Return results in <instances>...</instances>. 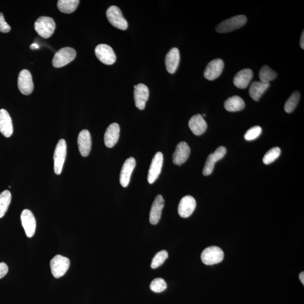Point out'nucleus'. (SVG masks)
<instances>
[{"instance_id": "nucleus-11", "label": "nucleus", "mask_w": 304, "mask_h": 304, "mask_svg": "<svg viewBox=\"0 0 304 304\" xmlns=\"http://www.w3.org/2000/svg\"><path fill=\"white\" fill-rule=\"evenodd\" d=\"M21 219L22 226L27 237H33L35 234V228H36V221H35L33 213L30 210L25 209L22 212Z\"/></svg>"}, {"instance_id": "nucleus-38", "label": "nucleus", "mask_w": 304, "mask_h": 304, "mask_svg": "<svg viewBox=\"0 0 304 304\" xmlns=\"http://www.w3.org/2000/svg\"><path fill=\"white\" fill-rule=\"evenodd\" d=\"M30 48L33 50L37 49L39 48V45L36 43H34L30 46Z\"/></svg>"}, {"instance_id": "nucleus-12", "label": "nucleus", "mask_w": 304, "mask_h": 304, "mask_svg": "<svg viewBox=\"0 0 304 304\" xmlns=\"http://www.w3.org/2000/svg\"><path fill=\"white\" fill-rule=\"evenodd\" d=\"M163 163V154L160 152H157L153 157L149 169L148 181L149 184H153L155 182L160 176Z\"/></svg>"}, {"instance_id": "nucleus-28", "label": "nucleus", "mask_w": 304, "mask_h": 304, "mask_svg": "<svg viewBox=\"0 0 304 304\" xmlns=\"http://www.w3.org/2000/svg\"><path fill=\"white\" fill-rule=\"evenodd\" d=\"M11 201V195L9 191H4L0 194V218L5 215Z\"/></svg>"}, {"instance_id": "nucleus-21", "label": "nucleus", "mask_w": 304, "mask_h": 304, "mask_svg": "<svg viewBox=\"0 0 304 304\" xmlns=\"http://www.w3.org/2000/svg\"><path fill=\"white\" fill-rule=\"evenodd\" d=\"M180 52L178 49L173 47L169 51L165 58V65L168 72L170 74L175 73L180 63Z\"/></svg>"}, {"instance_id": "nucleus-4", "label": "nucleus", "mask_w": 304, "mask_h": 304, "mask_svg": "<svg viewBox=\"0 0 304 304\" xmlns=\"http://www.w3.org/2000/svg\"><path fill=\"white\" fill-rule=\"evenodd\" d=\"M69 267V259L61 255L55 256L50 261L51 273L55 278H59L64 275Z\"/></svg>"}, {"instance_id": "nucleus-14", "label": "nucleus", "mask_w": 304, "mask_h": 304, "mask_svg": "<svg viewBox=\"0 0 304 304\" xmlns=\"http://www.w3.org/2000/svg\"><path fill=\"white\" fill-rule=\"evenodd\" d=\"M134 95L136 107L140 110H143L149 96L148 87L143 84L134 86Z\"/></svg>"}, {"instance_id": "nucleus-5", "label": "nucleus", "mask_w": 304, "mask_h": 304, "mask_svg": "<svg viewBox=\"0 0 304 304\" xmlns=\"http://www.w3.org/2000/svg\"><path fill=\"white\" fill-rule=\"evenodd\" d=\"M106 15L109 22L113 26L121 30H127L128 23L119 7L116 6H110L106 10Z\"/></svg>"}, {"instance_id": "nucleus-40", "label": "nucleus", "mask_w": 304, "mask_h": 304, "mask_svg": "<svg viewBox=\"0 0 304 304\" xmlns=\"http://www.w3.org/2000/svg\"><path fill=\"white\" fill-rule=\"evenodd\" d=\"M203 117H205V116H206V114H203Z\"/></svg>"}, {"instance_id": "nucleus-8", "label": "nucleus", "mask_w": 304, "mask_h": 304, "mask_svg": "<svg viewBox=\"0 0 304 304\" xmlns=\"http://www.w3.org/2000/svg\"><path fill=\"white\" fill-rule=\"evenodd\" d=\"M97 58L106 65H112L116 61V55L111 47L106 44L98 45L95 49Z\"/></svg>"}, {"instance_id": "nucleus-27", "label": "nucleus", "mask_w": 304, "mask_h": 304, "mask_svg": "<svg viewBox=\"0 0 304 304\" xmlns=\"http://www.w3.org/2000/svg\"><path fill=\"white\" fill-rule=\"evenodd\" d=\"M79 3L78 0H59L57 5L58 9L62 13L70 14L77 9Z\"/></svg>"}, {"instance_id": "nucleus-32", "label": "nucleus", "mask_w": 304, "mask_h": 304, "mask_svg": "<svg viewBox=\"0 0 304 304\" xmlns=\"http://www.w3.org/2000/svg\"><path fill=\"white\" fill-rule=\"evenodd\" d=\"M168 252L167 251H161L155 256L151 263L152 269H156L160 267L165 262L168 258Z\"/></svg>"}, {"instance_id": "nucleus-18", "label": "nucleus", "mask_w": 304, "mask_h": 304, "mask_svg": "<svg viewBox=\"0 0 304 304\" xmlns=\"http://www.w3.org/2000/svg\"><path fill=\"white\" fill-rule=\"evenodd\" d=\"M136 166L135 159L130 157L126 160L122 166L120 173V183L122 187H127L130 183L132 173Z\"/></svg>"}, {"instance_id": "nucleus-2", "label": "nucleus", "mask_w": 304, "mask_h": 304, "mask_svg": "<svg viewBox=\"0 0 304 304\" xmlns=\"http://www.w3.org/2000/svg\"><path fill=\"white\" fill-rule=\"evenodd\" d=\"M247 18L245 15H239L225 20L216 27V31L219 33H227L240 29L245 25Z\"/></svg>"}, {"instance_id": "nucleus-10", "label": "nucleus", "mask_w": 304, "mask_h": 304, "mask_svg": "<svg viewBox=\"0 0 304 304\" xmlns=\"http://www.w3.org/2000/svg\"><path fill=\"white\" fill-rule=\"evenodd\" d=\"M227 149L223 146H221L216 150L214 153L211 154L207 157L206 164L203 170V174L208 176L211 174L215 168V163L222 159L226 155Z\"/></svg>"}, {"instance_id": "nucleus-36", "label": "nucleus", "mask_w": 304, "mask_h": 304, "mask_svg": "<svg viewBox=\"0 0 304 304\" xmlns=\"http://www.w3.org/2000/svg\"><path fill=\"white\" fill-rule=\"evenodd\" d=\"M9 268L5 263H0V279L5 277L7 274Z\"/></svg>"}, {"instance_id": "nucleus-35", "label": "nucleus", "mask_w": 304, "mask_h": 304, "mask_svg": "<svg viewBox=\"0 0 304 304\" xmlns=\"http://www.w3.org/2000/svg\"><path fill=\"white\" fill-rule=\"evenodd\" d=\"M11 30V27L5 21L3 15L0 13V32L2 33H8Z\"/></svg>"}, {"instance_id": "nucleus-31", "label": "nucleus", "mask_w": 304, "mask_h": 304, "mask_svg": "<svg viewBox=\"0 0 304 304\" xmlns=\"http://www.w3.org/2000/svg\"><path fill=\"white\" fill-rule=\"evenodd\" d=\"M281 150L279 147H274L268 151L264 156L263 161L264 164L270 165L277 160L281 155Z\"/></svg>"}, {"instance_id": "nucleus-20", "label": "nucleus", "mask_w": 304, "mask_h": 304, "mask_svg": "<svg viewBox=\"0 0 304 304\" xmlns=\"http://www.w3.org/2000/svg\"><path fill=\"white\" fill-rule=\"evenodd\" d=\"M120 133V126L118 124L113 123L108 126L104 135V143L106 147L112 148L117 144Z\"/></svg>"}, {"instance_id": "nucleus-17", "label": "nucleus", "mask_w": 304, "mask_h": 304, "mask_svg": "<svg viewBox=\"0 0 304 304\" xmlns=\"http://www.w3.org/2000/svg\"><path fill=\"white\" fill-rule=\"evenodd\" d=\"M196 201L191 196H186L181 200L178 207V213L181 218H187L194 212Z\"/></svg>"}, {"instance_id": "nucleus-30", "label": "nucleus", "mask_w": 304, "mask_h": 304, "mask_svg": "<svg viewBox=\"0 0 304 304\" xmlns=\"http://www.w3.org/2000/svg\"><path fill=\"white\" fill-rule=\"evenodd\" d=\"M300 99H301V94L299 92H295L292 94L289 100L286 102L285 105V111L287 113H291L294 111L299 103Z\"/></svg>"}, {"instance_id": "nucleus-7", "label": "nucleus", "mask_w": 304, "mask_h": 304, "mask_svg": "<svg viewBox=\"0 0 304 304\" xmlns=\"http://www.w3.org/2000/svg\"><path fill=\"white\" fill-rule=\"evenodd\" d=\"M224 252L217 246H211L206 248L201 254L203 262L207 266L214 265L223 261Z\"/></svg>"}, {"instance_id": "nucleus-29", "label": "nucleus", "mask_w": 304, "mask_h": 304, "mask_svg": "<svg viewBox=\"0 0 304 304\" xmlns=\"http://www.w3.org/2000/svg\"><path fill=\"white\" fill-rule=\"evenodd\" d=\"M277 73L267 65L264 66L259 72L260 81L270 83L277 77Z\"/></svg>"}, {"instance_id": "nucleus-25", "label": "nucleus", "mask_w": 304, "mask_h": 304, "mask_svg": "<svg viewBox=\"0 0 304 304\" xmlns=\"http://www.w3.org/2000/svg\"><path fill=\"white\" fill-rule=\"evenodd\" d=\"M270 83L264 82L262 81H254L252 82L249 93L250 97L255 101H259L266 91L269 88Z\"/></svg>"}, {"instance_id": "nucleus-22", "label": "nucleus", "mask_w": 304, "mask_h": 304, "mask_svg": "<svg viewBox=\"0 0 304 304\" xmlns=\"http://www.w3.org/2000/svg\"><path fill=\"white\" fill-rule=\"evenodd\" d=\"M189 127L195 135L200 136L206 131L207 124L200 114L193 116L189 121Z\"/></svg>"}, {"instance_id": "nucleus-9", "label": "nucleus", "mask_w": 304, "mask_h": 304, "mask_svg": "<svg viewBox=\"0 0 304 304\" xmlns=\"http://www.w3.org/2000/svg\"><path fill=\"white\" fill-rule=\"evenodd\" d=\"M18 86L20 92L26 96H29L33 93L34 85L33 77L29 70L23 69L19 73Z\"/></svg>"}, {"instance_id": "nucleus-24", "label": "nucleus", "mask_w": 304, "mask_h": 304, "mask_svg": "<svg viewBox=\"0 0 304 304\" xmlns=\"http://www.w3.org/2000/svg\"><path fill=\"white\" fill-rule=\"evenodd\" d=\"M252 77H253L252 70L249 68L244 69L236 74L234 83L236 88L245 89L249 85Z\"/></svg>"}, {"instance_id": "nucleus-6", "label": "nucleus", "mask_w": 304, "mask_h": 304, "mask_svg": "<svg viewBox=\"0 0 304 304\" xmlns=\"http://www.w3.org/2000/svg\"><path fill=\"white\" fill-rule=\"evenodd\" d=\"M66 155V141L62 139L58 141L54 153V170L57 175L61 174Z\"/></svg>"}, {"instance_id": "nucleus-13", "label": "nucleus", "mask_w": 304, "mask_h": 304, "mask_svg": "<svg viewBox=\"0 0 304 304\" xmlns=\"http://www.w3.org/2000/svg\"><path fill=\"white\" fill-rule=\"evenodd\" d=\"M224 67V63L222 59H214L207 65L204 72V77L210 81L215 80L222 74Z\"/></svg>"}, {"instance_id": "nucleus-26", "label": "nucleus", "mask_w": 304, "mask_h": 304, "mask_svg": "<svg viewBox=\"0 0 304 304\" xmlns=\"http://www.w3.org/2000/svg\"><path fill=\"white\" fill-rule=\"evenodd\" d=\"M245 106L244 101L238 96L229 98L224 102V108L227 111L234 112L240 111Z\"/></svg>"}, {"instance_id": "nucleus-3", "label": "nucleus", "mask_w": 304, "mask_h": 304, "mask_svg": "<svg viewBox=\"0 0 304 304\" xmlns=\"http://www.w3.org/2000/svg\"><path fill=\"white\" fill-rule=\"evenodd\" d=\"M76 57V51L72 47H63L55 53L53 59V65L55 68H61L72 62Z\"/></svg>"}, {"instance_id": "nucleus-16", "label": "nucleus", "mask_w": 304, "mask_h": 304, "mask_svg": "<svg viewBox=\"0 0 304 304\" xmlns=\"http://www.w3.org/2000/svg\"><path fill=\"white\" fill-rule=\"evenodd\" d=\"M191 153V149L186 142L181 141L177 145L175 151L173 154V163L180 166L188 159Z\"/></svg>"}, {"instance_id": "nucleus-23", "label": "nucleus", "mask_w": 304, "mask_h": 304, "mask_svg": "<svg viewBox=\"0 0 304 304\" xmlns=\"http://www.w3.org/2000/svg\"><path fill=\"white\" fill-rule=\"evenodd\" d=\"M0 132L6 137L13 133V126L10 114L5 109H0Z\"/></svg>"}, {"instance_id": "nucleus-1", "label": "nucleus", "mask_w": 304, "mask_h": 304, "mask_svg": "<svg viewBox=\"0 0 304 304\" xmlns=\"http://www.w3.org/2000/svg\"><path fill=\"white\" fill-rule=\"evenodd\" d=\"M56 25L52 18L41 17L34 23V29L43 38H49L54 33Z\"/></svg>"}, {"instance_id": "nucleus-19", "label": "nucleus", "mask_w": 304, "mask_h": 304, "mask_svg": "<svg viewBox=\"0 0 304 304\" xmlns=\"http://www.w3.org/2000/svg\"><path fill=\"white\" fill-rule=\"evenodd\" d=\"M164 205L165 200L163 197L158 195L154 201L150 211L149 221L152 224L156 225L160 222Z\"/></svg>"}, {"instance_id": "nucleus-33", "label": "nucleus", "mask_w": 304, "mask_h": 304, "mask_svg": "<svg viewBox=\"0 0 304 304\" xmlns=\"http://www.w3.org/2000/svg\"><path fill=\"white\" fill-rule=\"evenodd\" d=\"M150 288L155 293H160L167 289V284L163 278H156L151 282Z\"/></svg>"}, {"instance_id": "nucleus-37", "label": "nucleus", "mask_w": 304, "mask_h": 304, "mask_svg": "<svg viewBox=\"0 0 304 304\" xmlns=\"http://www.w3.org/2000/svg\"><path fill=\"white\" fill-rule=\"evenodd\" d=\"M300 44H301V46L303 49H304V33L303 32L302 34L301 35V42H300Z\"/></svg>"}, {"instance_id": "nucleus-39", "label": "nucleus", "mask_w": 304, "mask_h": 304, "mask_svg": "<svg viewBox=\"0 0 304 304\" xmlns=\"http://www.w3.org/2000/svg\"><path fill=\"white\" fill-rule=\"evenodd\" d=\"M299 278L301 279V282L303 283V285H304V271L302 272L301 274L299 275Z\"/></svg>"}, {"instance_id": "nucleus-34", "label": "nucleus", "mask_w": 304, "mask_h": 304, "mask_svg": "<svg viewBox=\"0 0 304 304\" xmlns=\"http://www.w3.org/2000/svg\"><path fill=\"white\" fill-rule=\"evenodd\" d=\"M262 129L259 126H254L251 128L244 134V139L250 141L258 138L262 134Z\"/></svg>"}, {"instance_id": "nucleus-15", "label": "nucleus", "mask_w": 304, "mask_h": 304, "mask_svg": "<svg viewBox=\"0 0 304 304\" xmlns=\"http://www.w3.org/2000/svg\"><path fill=\"white\" fill-rule=\"evenodd\" d=\"M77 143L79 151L82 157L88 156L92 149V136L88 130H83L79 134Z\"/></svg>"}]
</instances>
